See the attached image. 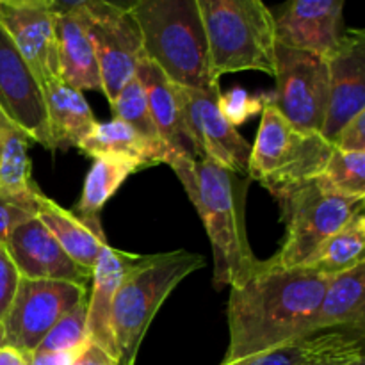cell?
<instances>
[{
    "mask_svg": "<svg viewBox=\"0 0 365 365\" xmlns=\"http://www.w3.org/2000/svg\"><path fill=\"white\" fill-rule=\"evenodd\" d=\"M365 214L360 212L317 248L303 266L334 277L365 262Z\"/></svg>",
    "mask_w": 365,
    "mask_h": 365,
    "instance_id": "cell-27",
    "label": "cell"
},
{
    "mask_svg": "<svg viewBox=\"0 0 365 365\" xmlns=\"http://www.w3.org/2000/svg\"><path fill=\"white\" fill-rule=\"evenodd\" d=\"M75 13L84 20L95 46L103 96L113 102L145 59L138 24L130 11L103 2H91Z\"/></svg>",
    "mask_w": 365,
    "mask_h": 365,
    "instance_id": "cell-11",
    "label": "cell"
},
{
    "mask_svg": "<svg viewBox=\"0 0 365 365\" xmlns=\"http://www.w3.org/2000/svg\"><path fill=\"white\" fill-rule=\"evenodd\" d=\"M88 344V299H82L53 324L32 355L81 351Z\"/></svg>",
    "mask_w": 365,
    "mask_h": 365,
    "instance_id": "cell-29",
    "label": "cell"
},
{
    "mask_svg": "<svg viewBox=\"0 0 365 365\" xmlns=\"http://www.w3.org/2000/svg\"><path fill=\"white\" fill-rule=\"evenodd\" d=\"M56 32L63 81L78 91L102 93L95 46L81 14H56Z\"/></svg>",
    "mask_w": 365,
    "mask_h": 365,
    "instance_id": "cell-22",
    "label": "cell"
},
{
    "mask_svg": "<svg viewBox=\"0 0 365 365\" xmlns=\"http://www.w3.org/2000/svg\"><path fill=\"white\" fill-rule=\"evenodd\" d=\"M205 266L200 253L175 250L135 260L121 280L113 303V334L118 365H135L139 348L168 296Z\"/></svg>",
    "mask_w": 365,
    "mask_h": 365,
    "instance_id": "cell-4",
    "label": "cell"
},
{
    "mask_svg": "<svg viewBox=\"0 0 365 365\" xmlns=\"http://www.w3.org/2000/svg\"><path fill=\"white\" fill-rule=\"evenodd\" d=\"M168 166L184 185L198 210L214 255V287H230L259 267L246 235L245 203L252 180L217 166L209 159H196L191 152L177 157Z\"/></svg>",
    "mask_w": 365,
    "mask_h": 365,
    "instance_id": "cell-2",
    "label": "cell"
},
{
    "mask_svg": "<svg viewBox=\"0 0 365 365\" xmlns=\"http://www.w3.org/2000/svg\"><path fill=\"white\" fill-rule=\"evenodd\" d=\"M273 198L280 205L285 223L284 245L269 259L278 267L303 266L327 239L365 209V200L330 191L317 178Z\"/></svg>",
    "mask_w": 365,
    "mask_h": 365,
    "instance_id": "cell-7",
    "label": "cell"
},
{
    "mask_svg": "<svg viewBox=\"0 0 365 365\" xmlns=\"http://www.w3.org/2000/svg\"><path fill=\"white\" fill-rule=\"evenodd\" d=\"M86 294L84 285L20 278L13 303L0 323L2 346L16 349L24 359L31 356L53 324L86 299Z\"/></svg>",
    "mask_w": 365,
    "mask_h": 365,
    "instance_id": "cell-9",
    "label": "cell"
},
{
    "mask_svg": "<svg viewBox=\"0 0 365 365\" xmlns=\"http://www.w3.org/2000/svg\"><path fill=\"white\" fill-rule=\"evenodd\" d=\"M38 189L36 187L31 195L24 196L0 195V246L6 245L9 234L18 225L36 216L34 192Z\"/></svg>",
    "mask_w": 365,
    "mask_h": 365,
    "instance_id": "cell-32",
    "label": "cell"
},
{
    "mask_svg": "<svg viewBox=\"0 0 365 365\" xmlns=\"http://www.w3.org/2000/svg\"><path fill=\"white\" fill-rule=\"evenodd\" d=\"M331 150V143L319 132L292 127L267 93L250 153L248 177L267 189L271 196H277L303 182L316 180L323 173Z\"/></svg>",
    "mask_w": 365,
    "mask_h": 365,
    "instance_id": "cell-6",
    "label": "cell"
},
{
    "mask_svg": "<svg viewBox=\"0 0 365 365\" xmlns=\"http://www.w3.org/2000/svg\"><path fill=\"white\" fill-rule=\"evenodd\" d=\"M364 334L362 330L317 331L299 341L255 353L234 362H221L220 365H309L328 353L362 342Z\"/></svg>",
    "mask_w": 365,
    "mask_h": 365,
    "instance_id": "cell-24",
    "label": "cell"
},
{
    "mask_svg": "<svg viewBox=\"0 0 365 365\" xmlns=\"http://www.w3.org/2000/svg\"><path fill=\"white\" fill-rule=\"evenodd\" d=\"M317 182L339 195L365 200V152L334 148Z\"/></svg>",
    "mask_w": 365,
    "mask_h": 365,
    "instance_id": "cell-28",
    "label": "cell"
},
{
    "mask_svg": "<svg viewBox=\"0 0 365 365\" xmlns=\"http://www.w3.org/2000/svg\"><path fill=\"white\" fill-rule=\"evenodd\" d=\"M31 139L0 109V195H31L38 185L32 180L29 145Z\"/></svg>",
    "mask_w": 365,
    "mask_h": 365,
    "instance_id": "cell-26",
    "label": "cell"
},
{
    "mask_svg": "<svg viewBox=\"0 0 365 365\" xmlns=\"http://www.w3.org/2000/svg\"><path fill=\"white\" fill-rule=\"evenodd\" d=\"M138 77L145 89L150 116L157 128V135L166 148V164H170L178 155L191 152L185 145L184 132H182V114L177 86L168 81L166 75L155 64L150 63L146 57L139 63Z\"/></svg>",
    "mask_w": 365,
    "mask_h": 365,
    "instance_id": "cell-21",
    "label": "cell"
},
{
    "mask_svg": "<svg viewBox=\"0 0 365 365\" xmlns=\"http://www.w3.org/2000/svg\"><path fill=\"white\" fill-rule=\"evenodd\" d=\"M0 365H27L24 355L9 346H0Z\"/></svg>",
    "mask_w": 365,
    "mask_h": 365,
    "instance_id": "cell-40",
    "label": "cell"
},
{
    "mask_svg": "<svg viewBox=\"0 0 365 365\" xmlns=\"http://www.w3.org/2000/svg\"><path fill=\"white\" fill-rule=\"evenodd\" d=\"M130 13L145 57L168 81L195 89L220 86L196 0H138Z\"/></svg>",
    "mask_w": 365,
    "mask_h": 365,
    "instance_id": "cell-3",
    "label": "cell"
},
{
    "mask_svg": "<svg viewBox=\"0 0 365 365\" xmlns=\"http://www.w3.org/2000/svg\"><path fill=\"white\" fill-rule=\"evenodd\" d=\"M139 255L120 252L103 245L91 273V298L88 299V337L110 359L118 362V348L113 334V303L121 280Z\"/></svg>",
    "mask_w": 365,
    "mask_h": 365,
    "instance_id": "cell-17",
    "label": "cell"
},
{
    "mask_svg": "<svg viewBox=\"0 0 365 365\" xmlns=\"http://www.w3.org/2000/svg\"><path fill=\"white\" fill-rule=\"evenodd\" d=\"M52 150L77 148L96 125L84 93L71 88L63 78L41 89Z\"/></svg>",
    "mask_w": 365,
    "mask_h": 365,
    "instance_id": "cell-19",
    "label": "cell"
},
{
    "mask_svg": "<svg viewBox=\"0 0 365 365\" xmlns=\"http://www.w3.org/2000/svg\"><path fill=\"white\" fill-rule=\"evenodd\" d=\"M328 107L324 139L331 143L351 118L365 110V32L346 29L337 46L328 53Z\"/></svg>",
    "mask_w": 365,
    "mask_h": 365,
    "instance_id": "cell-12",
    "label": "cell"
},
{
    "mask_svg": "<svg viewBox=\"0 0 365 365\" xmlns=\"http://www.w3.org/2000/svg\"><path fill=\"white\" fill-rule=\"evenodd\" d=\"M91 2H103V4H109V6L118 7V9L130 11L138 0H53L52 13L70 14V13H75V11L82 9V7L88 6V4Z\"/></svg>",
    "mask_w": 365,
    "mask_h": 365,
    "instance_id": "cell-36",
    "label": "cell"
},
{
    "mask_svg": "<svg viewBox=\"0 0 365 365\" xmlns=\"http://www.w3.org/2000/svg\"><path fill=\"white\" fill-rule=\"evenodd\" d=\"M82 351V349H81ZM81 351L46 353V355H31L25 359L27 365H71Z\"/></svg>",
    "mask_w": 365,
    "mask_h": 365,
    "instance_id": "cell-38",
    "label": "cell"
},
{
    "mask_svg": "<svg viewBox=\"0 0 365 365\" xmlns=\"http://www.w3.org/2000/svg\"><path fill=\"white\" fill-rule=\"evenodd\" d=\"M20 278V273L11 260L6 246H0V323H2L9 305L13 303Z\"/></svg>",
    "mask_w": 365,
    "mask_h": 365,
    "instance_id": "cell-33",
    "label": "cell"
},
{
    "mask_svg": "<svg viewBox=\"0 0 365 365\" xmlns=\"http://www.w3.org/2000/svg\"><path fill=\"white\" fill-rule=\"evenodd\" d=\"M214 73H274V18L262 0H196Z\"/></svg>",
    "mask_w": 365,
    "mask_h": 365,
    "instance_id": "cell-5",
    "label": "cell"
},
{
    "mask_svg": "<svg viewBox=\"0 0 365 365\" xmlns=\"http://www.w3.org/2000/svg\"><path fill=\"white\" fill-rule=\"evenodd\" d=\"M330 277L307 267H259L230 285L227 319L230 342L223 362L267 351L312 334V319Z\"/></svg>",
    "mask_w": 365,
    "mask_h": 365,
    "instance_id": "cell-1",
    "label": "cell"
},
{
    "mask_svg": "<svg viewBox=\"0 0 365 365\" xmlns=\"http://www.w3.org/2000/svg\"><path fill=\"white\" fill-rule=\"evenodd\" d=\"M34 207L36 217L56 237L68 257L84 269L93 271L100 250L103 248V245H107L102 227L82 221L71 210H66L59 203L43 195L41 189L34 192Z\"/></svg>",
    "mask_w": 365,
    "mask_h": 365,
    "instance_id": "cell-18",
    "label": "cell"
},
{
    "mask_svg": "<svg viewBox=\"0 0 365 365\" xmlns=\"http://www.w3.org/2000/svg\"><path fill=\"white\" fill-rule=\"evenodd\" d=\"M4 246L21 278L70 282L84 287L91 280L93 271L73 262L36 216L18 225Z\"/></svg>",
    "mask_w": 365,
    "mask_h": 365,
    "instance_id": "cell-15",
    "label": "cell"
},
{
    "mask_svg": "<svg viewBox=\"0 0 365 365\" xmlns=\"http://www.w3.org/2000/svg\"><path fill=\"white\" fill-rule=\"evenodd\" d=\"M0 346H2V328H0Z\"/></svg>",
    "mask_w": 365,
    "mask_h": 365,
    "instance_id": "cell-41",
    "label": "cell"
},
{
    "mask_svg": "<svg viewBox=\"0 0 365 365\" xmlns=\"http://www.w3.org/2000/svg\"><path fill=\"white\" fill-rule=\"evenodd\" d=\"M273 77L277 89L271 102L282 116L299 130L321 134L328 107L327 59L277 43Z\"/></svg>",
    "mask_w": 365,
    "mask_h": 365,
    "instance_id": "cell-8",
    "label": "cell"
},
{
    "mask_svg": "<svg viewBox=\"0 0 365 365\" xmlns=\"http://www.w3.org/2000/svg\"><path fill=\"white\" fill-rule=\"evenodd\" d=\"M331 146L344 152H365V110L351 118L335 134Z\"/></svg>",
    "mask_w": 365,
    "mask_h": 365,
    "instance_id": "cell-34",
    "label": "cell"
},
{
    "mask_svg": "<svg viewBox=\"0 0 365 365\" xmlns=\"http://www.w3.org/2000/svg\"><path fill=\"white\" fill-rule=\"evenodd\" d=\"M139 170L141 168L130 160L114 159V157H96L89 168L88 175H86L81 198L75 205V210H71V212L86 223L102 227L100 214H102L103 205L113 198L114 192L123 185V182Z\"/></svg>",
    "mask_w": 365,
    "mask_h": 365,
    "instance_id": "cell-25",
    "label": "cell"
},
{
    "mask_svg": "<svg viewBox=\"0 0 365 365\" xmlns=\"http://www.w3.org/2000/svg\"><path fill=\"white\" fill-rule=\"evenodd\" d=\"M346 0H287L274 18V38L289 48L327 57L344 34Z\"/></svg>",
    "mask_w": 365,
    "mask_h": 365,
    "instance_id": "cell-14",
    "label": "cell"
},
{
    "mask_svg": "<svg viewBox=\"0 0 365 365\" xmlns=\"http://www.w3.org/2000/svg\"><path fill=\"white\" fill-rule=\"evenodd\" d=\"M71 365H118L114 359H110L103 349H100L98 346L91 344L89 342L84 349L77 355V359L73 360Z\"/></svg>",
    "mask_w": 365,
    "mask_h": 365,
    "instance_id": "cell-37",
    "label": "cell"
},
{
    "mask_svg": "<svg viewBox=\"0 0 365 365\" xmlns=\"http://www.w3.org/2000/svg\"><path fill=\"white\" fill-rule=\"evenodd\" d=\"M310 328L365 331V262L330 277Z\"/></svg>",
    "mask_w": 365,
    "mask_h": 365,
    "instance_id": "cell-20",
    "label": "cell"
},
{
    "mask_svg": "<svg viewBox=\"0 0 365 365\" xmlns=\"http://www.w3.org/2000/svg\"><path fill=\"white\" fill-rule=\"evenodd\" d=\"M309 365H365L364 341L328 353Z\"/></svg>",
    "mask_w": 365,
    "mask_h": 365,
    "instance_id": "cell-35",
    "label": "cell"
},
{
    "mask_svg": "<svg viewBox=\"0 0 365 365\" xmlns=\"http://www.w3.org/2000/svg\"><path fill=\"white\" fill-rule=\"evenodd\" d=\"M0 109L27 134L32 143L52 150L43 91L2 25H0Z\"/></svg>",
    "mask_w": 365,
    "mask_h": 365,
    "instance_id": "cell-13",
    "label": "cell"
},
{
    "mask_svg": "<svg viewBox=\"0 0 365 365\" xmlns=\"http://www.w3.org/2000/svg\"><path fill=\"white\" fill-rule=\"evenodd\" d=\"M53 0H0V6L16 7V9H41L52 11Z\"/></svg>",
    "mask_w": 365,
    "mask_h": 365,
    "instance_id": "cell-39",
    "label": "cell"
},
{
    "mask_svg": "<svg viewBox=\"0 0 365 365\" xmlns=\"http://www.w3.org/2000/svg\"><path fill=\"white\" fill-rule=\"evenodd\" d=\"M267 93L262 95H252L250 91L242 88H232L227 93H221L217 98L221 114L232 127H241L242 123L253 118L255 114H260L266 103Z\"/></svg>",
    "mask_w": 365,
    "mask_h": 365,
    "instance_id": "cell-31",
    "label": "cell"
},
{
    "mask_svg": "<svg viewBox=\"0 0 365 365\" xmlns=\"http://www.w3.org/2000/svg\"><path fill=\"white\" fill-rule=\"evenodd\" d=\"M177 86V84H175ZM182 114V132L185 143L196 155L239 175H248L252 145L232 127L221 114L217 98L220 86L212 89H195L177 86Z\"/></svg>",
    "mask_w": 365,
    "mask_h": 365,
    "instance_id": "cell-10",
    "label": "cell"
},
{
    "mask_svg": "<svg viewBox=\"0 0 365 365\" xmlns=\"http://www.w3.org/2000/svg\"><path fill=\"white\" fill-rule=\"evenodd\" d=\"M0 25L13 39L20 56L31 68L39 88L61 77L56 14L41 9H16L0 6Z\"/></svg>",
    "mask_w": 365,
    "mask_h": 365,
    "instance_id": "cell-16",
    "label": "cell"
},
{
    "mask_svg": "<svg viewBox=\"0 0 365 365\" xmlns=\"http://www.w3.org/2000/svg\"><path fill=\"white\" fill-rule=\"evenodd\" d=\"M77 148L93 159L114 157V159L130 160L141 170L155 164H166V148L163 143L146 138L118 118H113L106 123L96 121L93 130L86 135Z\"/></svg>",
    "mask_w": 365,
    "mask_h": 365,
    "instance_id": "cell-23",
    "label": "cell"
},
{
    "mask_svg": "<svg viewBox=\"0 0 365 365\" xmlns=\"http://www.w3.org/2000/svg\"><path fill=\"white\" fill-rule=\"evenodd\" d=\"M109 103L114 113V118L128 123L135 130L141 132L143 135H146V138L160 141L159 135H157V128L153 125L152 116H150L145 89H143L138 73L123 86V89Z\"/></svg>",
    "mask_w": 365,
    "mask_h": 365,
    "instance_id": "cell-30",
    "label": "cell"
}]
</instances>
